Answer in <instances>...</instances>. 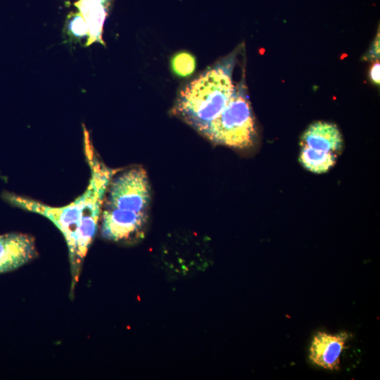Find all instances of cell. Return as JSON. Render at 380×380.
<instances>
[{
  "label": "cell",
  "mask_w": 380,
  "mask_h": 380,
  "mask_svg": "<svg viewBox=\"0 0 380 380\" xmlns=\"http://www.w3.org/2000/svg\"><path fill=\"white\" fill-rule=\"evenodd\" d=\"M89 30L86 46L94 43L104 45L103 30L109 6L99 0H77L74 3Z\"/></svg>",
  "instance_id": "9"
},
{
  "label": "cell",
  "mask_w": 380,
  "mask_h": 380,
  "mask_svg": "<svg viewBox=\"0 0 380 380\" xmlns=\"http://www.w3.org/2000/svg\"><path fill=\"white\" fill-rule=\"evenodd\" d=\"M379 68L380 64L379 60H375L369 70L370 80L376 85H379L380 82Z\"/></svg>",
  "instance_id": "12"
},
{
  "label": "cell",
  "mask_w": 380,
  "mask_h": 380,
  "mask_svg": "<svg viewBox=\"0 0 380 380\" xmlns=\"http://www.w3.org/2000/svg\"><path fill=\"white\" fill-rule=\"evenodd\" d=\"M170 65L175 75L186 77L194 73L196 63L195 57L191 53L182 51L176 53L172 58Z\"/></svg>",
  "instance_id": "11"
},
{
  "label": "cell",
  "mask_w": 380,
  "mask_h": 380,
  "mask_svg": "<svg viewBox=\"0 0 380 380\" xmlns=\"http://www.w3.org/2000/svg\"><path fill=\"white\" fill-rule=\"evenodd\" d=\"M151 188L146 171L132 167L112 178L106 191L102 208L124 213L148 214Z\"/></svg>",
  "instance_id": "5"
},
{
  "label": "cell",
  "mask_w": 380,
  "mask_h": 380,
  "mask_svg": "<svg viewBox=\"0 0 380 380\" xmlns=\"http://www.w3.org/2000/svg\"><path fill=\"white\" fill-rule=\"evenodd\" d=\"M343 145L342 134L335 124L315 122L300 137L299 162L310 172L325 173L336 163Z\"/></svg>",
  "instance_id": "4"
},
{
  "label": "cell",
  "mask_w": 380,
  "mask_h": 380,
  "mask_svg": "<svg viewBox=\"0 0 380 380\" xmlns=\"http://www.w3.org/2000/svg\"><path fill=\"white\" fill-rule=\"evenodd\" d=\"M232 70L230 62L218 65L189 83L180 91L173 113L202 134L235 91Z\"/></svg>",
  "instance_id": "2"
},
{
  "label": "cell",
  "mask_w": 380,
  "mask_h": 380,
  "mask_svg": "<svg viewBox=\"0 0 380 380\" xmlns=\"http://www.w3.org/2000/svg\"><path fill=\"white\" fill-rule=\"evenodd\" d=\"M348 338V334L346 332L336 334L318 332L314 336L310 348V360L327 369H338L340 357Z\"/></svg>",
  "instance_id": "8"
},
{
  "label": "cell",
  "mask_w": 380,
  "mask_h": 380,
  "mask_svg": "<svg viewBox=\"0 0 380 380\" xmlns=\"http://www.w3.org/2000/svg\"><path fill=\"white\" fill-rule=\"evenodd\" d=\"M101 214L103 238L115 242H134L144 236L148 214L124 213L103 208Z\"/></svg>",
  "instance_id": "6"
},
{
  "label": "cell",
  "mask_w": 380,
  "mask_h": 380,
  "mask_svg": "<svg viewBox=\"0 0 380 380\" xmlns=\"http://www.w3.org/2000/svg\"><path fill=\"white\" fill-rule=\"evenodd\" d=\"M202 134L214 144L234 148L243 149L253 145L255 122L243 86L236 87L227 106Z\"/></svg>",
  "instance_id": "3"
},
{
  "label": "cell",
  "mask_w": 380,
  "mask_h": 380,
  "mask_svg": "<svg viewBox=\"0 0 380 380\" xmlns=\"http://www.w3.org/2000/svg\"><path fill=\"white\" fill-rule=\"evenodd\" d=\"M379 56V34L375 38L374 43L372 45V49L367 53L366 56L367 60L373 59L377 60Z\"/></svg>",
  "instance_id": "13"
},
{
  "label": "cell",
  "mask_w": 380,
  "mask_h": 380,
  "mask_svg": "<svg viewBox=\"0 0 380 380\" xmlns=\"http://www.w3.org/2000/svg\"><path fill=\"white\" fill-rule=\"evenodd\" d=\"M65 34L72 41L80 42L89 37L87 25L79 11L70 13L66 19Z\"/></svg>",
  "instance_id": "10"
},
{
  "label": "cell",
  "mask_w": 380,
  "mask_h": 380,
  "mask_svg": "<svg viewBox=\"0 0 380 380\" xmlns=\"http://www.w3.org/2000/svg\"><path fill=\"white\" fill-rule=\"evenodd\" d=\"M84 135L91 179L85 191L76 200L65 206L52 207L15 194L4 196L13 205L44 216L60 229L67 242L75 274L97 231L104 195L116 172L99 160L85 127Z\"/></svg>",
  "instance_id": "1"
},
{
  "label": "cell",
  "mask_w": 380,
  "mask_h": 380,
  "mask_svg": "<svg viewBox=\"0 0 380 380\" xmlns=\"http://www.w3.org/2000/svg\"><path fill=\"white\" fill-rule=\"evenodd\" d=\"M37 254L34 239L27 234L11 233L0 236V273L13 270Z\"/></svg>",
  "instance_id": "7"
},
{
  "label": "cell",
  "mask_w": 380,
  "mask_h": 380,
  "mask_svg": "<svg viewBox=\"0 0 380 380\" xmlns=\"http://www.w3.org/2000/svg\"><path fill=\"white\" fill-rule=\"evenodd\" d=\"M107 6H110V0H99Z\"/></svg>",
  "instance_id": "14"
}]
</instances>
